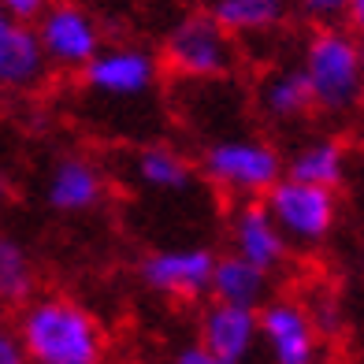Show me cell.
I'll use <instances>...</instances> for the list:
<instances>
[{
	"label": "cell",
	"mask_w": 364,
	"mask_h": 364,
	"mask_svg": "<svg viewBox=\"0 0 364 364\" xmlns=\"http://www.w3.org/2000/svg\"><path fill=\"white\" fill-rule=\"evenodd\" d=\"M30 364H105V331L97 316L68 294H34L15 320Z\"/></svg>",
	"instance_id": "obj_1"
},
{
	"label": "cell",
	"mask_w": 364,
	"mask_h": 364,
	"mask_svg": "<svg viewBox=\"0 0 364 364\" xmlns=\"http://www.w3.org/2000/svg\"><path fill=\"white\" fill-rule=\"evenodd\" d=\"M297 71L305 78L312 112L327 115V119H350L360 108L364 53H360V38L350 26L312 30V38L301 48Z\"/></svg>",
	"instance_id": "obj_2"
},
{
	"label": "cell",
	"mask_w": 364,
	"mask_h": 364,
	"mask_svg": "<svg viewBox=\"0 0 364 364\" xmlns=\"http://www.w3.org/2000/svg\"><path fill=\"white\" fill-rule=\"evenodd\" d=\"M156 60L178 82L235 78L242 63V41L230 38L208 11H190L168 26Z\"/></svg>",
	"instance_id": "obj_3"
},
{
	"label": "cell",
	"mask_w": 364,
	"mask_h": 364,
	"mask_svg": "<svg viewBox=\"0 0 364 364\" xmlns=\"http://www.w3.org/2000/svg\"><path fill=\"white\" fill-rule=\"evenodd\" d=\"M193 168L235 201H260L283 178V153L253 134H223L201 149Z\"/></svg>",
	"instance_id": "obj_4"
},
{
	"label": "cell",
	"mask_w": 364,
	"mask_h": 364,
	"mask_svg": "<svg viewBox=\"0 0 364 364\" xmlns=\"http://www.w3.org/2000/svg\"><path fill=\"white\" fill-rule=\"evenodd\" d=\"M260 201H264L272 223L279 227V235L287 238L290 250H316V245H323L331 235H335L338 220H342L338 190L294 182L287 175L279 178Z\"/></svg>",
	"instance_id": "obj_5"
},
{
	"label": "cell",
	"mask_w": 364,
	"mask_h": 364,
	"mask_svg": "<svg viewBox=\"0 0 364 364\" xmlns=\"http://www.w3.org/2000/svg\"><path fill=\"white\" fill-rule=\"evenodd\" d=\"M160 60L145 45H105L78 71V86L101 105H138L160 90Z\"/></svg>",
	"instance_id": "obj_6"
},
{
	"label": "cell",
	"mask_w": 364,
	"mask_h": 364,
	"mask_svg": "<svg viewBox=\"0 0 364 364\" xmlns=\"http://www.w3.org/2000/svg\"><path fill=\"white\" fill-rule=\"evenodd\" d=\"M257 335L272 364H327V331L301 297H268L257 309Z\"/></svg>",
	"instance_id": "obj_7"
},
{
	"label": "cell",
	"mask_w": 364,
	"mask_h": 364,
	"mask_svg": "<svg viewBox=\"0 0 364 364\" xmlns=\"http://www.w3.org/2000/svg\"><path fill=\"white\" fill-rule=\"evenodd\" d=\"M34 34L48 71H60V75H78L105 48L101 19L78 0H53L38 15Z\"/></svg>",
	"instance_id": "obj_8"
},
{
	"label": "cell",
	"mask_w": 364,
	"mask_h": 364,
	"mask_svg": "<svg viewBox=\"0 0 364 364\" xmlns=\"http://www.w3.org/2000/svg\"><path fill=\"white\" fill-rule=\"evenodd\" d=\"M212 264L216 253L208 245H171V250H156L141 260V283L171 301H197L208 294Z\"/></svg>",
	"instance_id": "obj_9"
},
{
	"label": "cell",
	"mask_w": 364,
	"mask_h": 364,
	"mask_svg": "<svg viewBox=\"0 0 364 364\" xmlns=\"http://www.w3.org/2000/svg\"><path fill=\"white\" fill-rule=\"evenodd\" d=\"M227 245L230 253L250 260L253 268L279 275L290 264L294 250L287 245V238L279 235V227L272 223L264 201H235L227 212Z\"/></svg>",
	"instance_id": "obj_10"
},
{
	"label": "cell",
	"mask_w": 364,
	"mask_h": 364,
	"mask_svg": "<svg viewBox=\"0 0 364 364\" xmlns=\"http://www.w3.org/2000/svg\"><path fill=\"white\" fill-rule=\"evenodd\" d=\"M108 197V175L105 168L86 153H63L53 160L45 175V201L53 212L63 216H82V212L101 208Z\"/></svg>",
	"instance_id": "obj_11"
},
{
	"label": "cell",
	"mask_w": 364,
	"mask_h": 364,
	"mask_svg": "<svg viewBox=\"0 0 364 364\" xmlns=\"http://www.w3.org/2000/svg\"><path fill=\"white\" fill-rule=\"evenodd\" d=\"M197 346L223 364H250L253 353L260 350L257 309L208 301L197 316Z\"/></svg>",
	"instance_id": "obj_12"
},
{
	"label": "cell",
	"mask_w": 364,
	"mask_h": 364,
	"mask_svg": "<svg viewBox=\"0 0 364 364\" xmlns=\"http://www.w3.org/2000/svg\"><path fill=\"white\" fill-rule=\"evenodd\" d=\"M48 75L53 71L41 56L34 26L0 11V93H34L48 82Z\"/></svg>",
	"instance_id": "obj_13"
},
{
	"label": "cell",
	"mask_w": 364,
	"mask_h": 364,
	"mask_svg": "<svg viewBox=\"0 0 364 364\" xmlns=\"http://www.w3.org/2000/svg\"><path fill=\"white\" fill-rule=\"evenodd\" d=\"M250 105L264 123L272 127H297L312 115V101L297 63H272L253 82Z\"/></svg>",
	"instance_id": "obj_14"
},
{
	"label": "cell",
	"mask_w": 364,
	"mask_h": 364,
	"mask_svg": "<svg viewBox=\"0 0 364 364\" xmlns=\"http://www.w3.org/2000/svg\"><path fill=\"white\" fill-rule=\"evenodd\" d=\"M283 175L294 182H309V186L342 190L346 175H350V145L335 134L309 138L283 153Z\"/></svg>",
	"instance_id": "obj_15"
},
{
	"label": "cell",
	"mask_w": 364,
	"mask_h": 364,
	"mask_svg": "<svg viewBox=\"0 0 364 364\" xmlns=\"http://www.w3.org/2000/svg\"><path fill=\"white\" fill-rule=\"evenodd\" d=\"M130 178L149 193H186L197 178L193 160L168 141H149L130 156Z\"/></svg>",
	"instance_id": "obj_16"
},
{
	"label": "cell",
	"mask_w": 364,
	"mask_h": 364,
	"mask_svg": "<svg viewBox=\"0 0 364 364\" xmlns=\"http://www.w3.org/2000/svg\"><path fill=\"white\" fill-rule=\"evenodd\" d=\"M272 279L275 275L253 268L250 260H242L235 253L216 257L212 279H208V301H223V305H238V309H260L272 297Z\"/></svg>",
	"instance_id": "obj_17"
},
{
	"label": "cell",
	"mask_w": 364,
	"mask_h": 364,
	"mask_svg": "<svg viewBox=\"0 0 364 364\" xmlns=\"http://www.w3.org/2000/svg\"><path fill=\"white\" fill-rule=\"evenodd\" d=\"M208 15L216 19L230 38H268L283 26V0H212Z\"/></svg>",
	"instance_id": "obj_18"
},
{
	"label": "cell",
	"mask_w": 364,
	"mask_h": 364,
	"mask_svg": "<svg viewBox=\"0 0 364 364\" xmlns=\"http://www.w3.org/2000/svg\"><path fill=\"white\" fill-rule=\"evenodd\" d=\"M38 294V264L30 257V250L0 227V305H15Z\"/></svg>",
	"instance_id": "obj_19"
},
{
	"label": "cell",
	"mask_w": 364,
	"mask_h": 364,
	"mask_svg": "<svg viewBox=\"0 0 364 364\" xmlns=\"http://www.w3.org/2000/svg\"><path fill=\"white\" fill-rule=\"evenodd\" d=\"M294 8L312 30L350 26V4L346 0H294Z\"/></svg>",
	"instance_id": "obj_20"
},
{
	"label": "cell",
	"mask_w": 364,
	"mask_h": 364,
	"mask_svg": "<svg viewBox=\"0 0 364 364\" xmlns=\"http://www.w3.org/2000/svg\"><path fill=\"white\" fill-rule=\"evenodd\" d=\"M53 4V0H0V11L11 15V19H19V23H30L34 26L38 23V15Z\"/></svg>",
	"instance_id": "obj_21"
},
{
	"label": "cell",
	"mask_w": 364,
	"mask_h": 364,
	"mask_svg": "<svg viewBox=\"0 0 364 364\" xmlns=\"http://www.w3.org/2000/svg\"><path fill=\"white\" fill-rule=\"evenodd\" d=\"M0 364H30L19 335H15V327H8V323H0Z\"/></svg>",
	"instance_id": "obj_22"
},
{
	"label": "cell",
	"mask_w": 364,
	"mask_h": 364,
	"mask_svg": "<svg viewBox=\"0 0 364 364\" xmlns=\"http://www.w3.org/2000/svg\"><path fill=\"white\" fill-rule=\"evenodd\" d=\"M171 364H223V360H216L212 353H205L201 346H186V350H178V353L171 357Z\"/></svg>",
	"instance_id": "obj_23"
},
{
	"label": "cell",
	"mask_w": 364,
	"mask_h": 364,
	"mask_svg": "<svg viewBox=\"0 0 364 364\" xmlns=\"http://www.w3.org/2000/svg\"><path fill=\"white\" fill-rule=\"evenodd\" d=\"M346 4H350V23L360 26V19H364V0H346Z\"/></svg>",
	"instance_id": "obj_24"
}]
</instances>
